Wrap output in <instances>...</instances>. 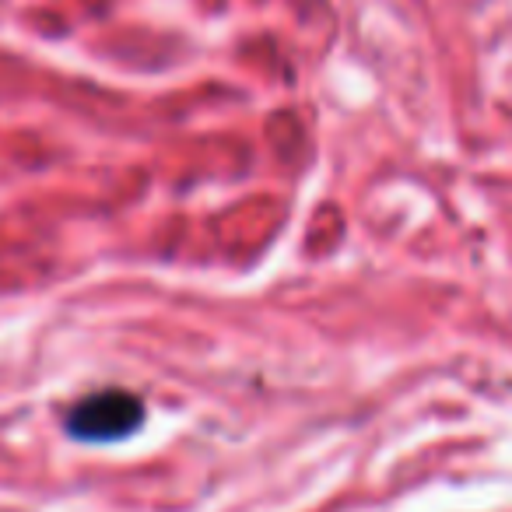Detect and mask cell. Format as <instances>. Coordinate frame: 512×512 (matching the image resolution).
<instances>
[{
	"label": "cell",
	"instance_id": "obj_1",
	"mask_svg": "<svg viewBox=\"0 0 512 512\" xmlns=\"http://www.w3.org/2000/svg\"><path fill=\"white\" fill-rule=\"evenodd\" d=\"M144 404L127 390H102L67 411V435L78 442H116L141 428Z\"/></svg>",
	"mask_w": 512,
	"mask_h": 512
}]
</instances>
